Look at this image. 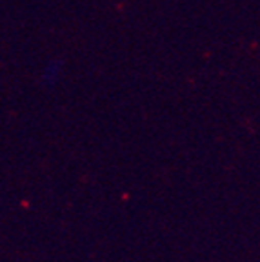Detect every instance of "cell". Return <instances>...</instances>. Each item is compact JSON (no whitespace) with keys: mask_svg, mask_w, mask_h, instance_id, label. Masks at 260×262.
Returning <instances> with one entry per match:
<instances>
[{"mask_svg":"<svg viewBox=\"0 0 260 262\" xmlns=\"http://www.w3.org/2000/svg\"><path fill=\"white\" fill-rule=\"evenodd\" d=\"M60 71H62V62L60 60H53L51 64H48V68H46V71H44V75H46V78H48V82L51 84V82L55 80V78L60 75Z\"/></svg>","mask_w":260,"mask_h":262,"instance_id":"6da1fadb","label":"cell"}]
</instances>
